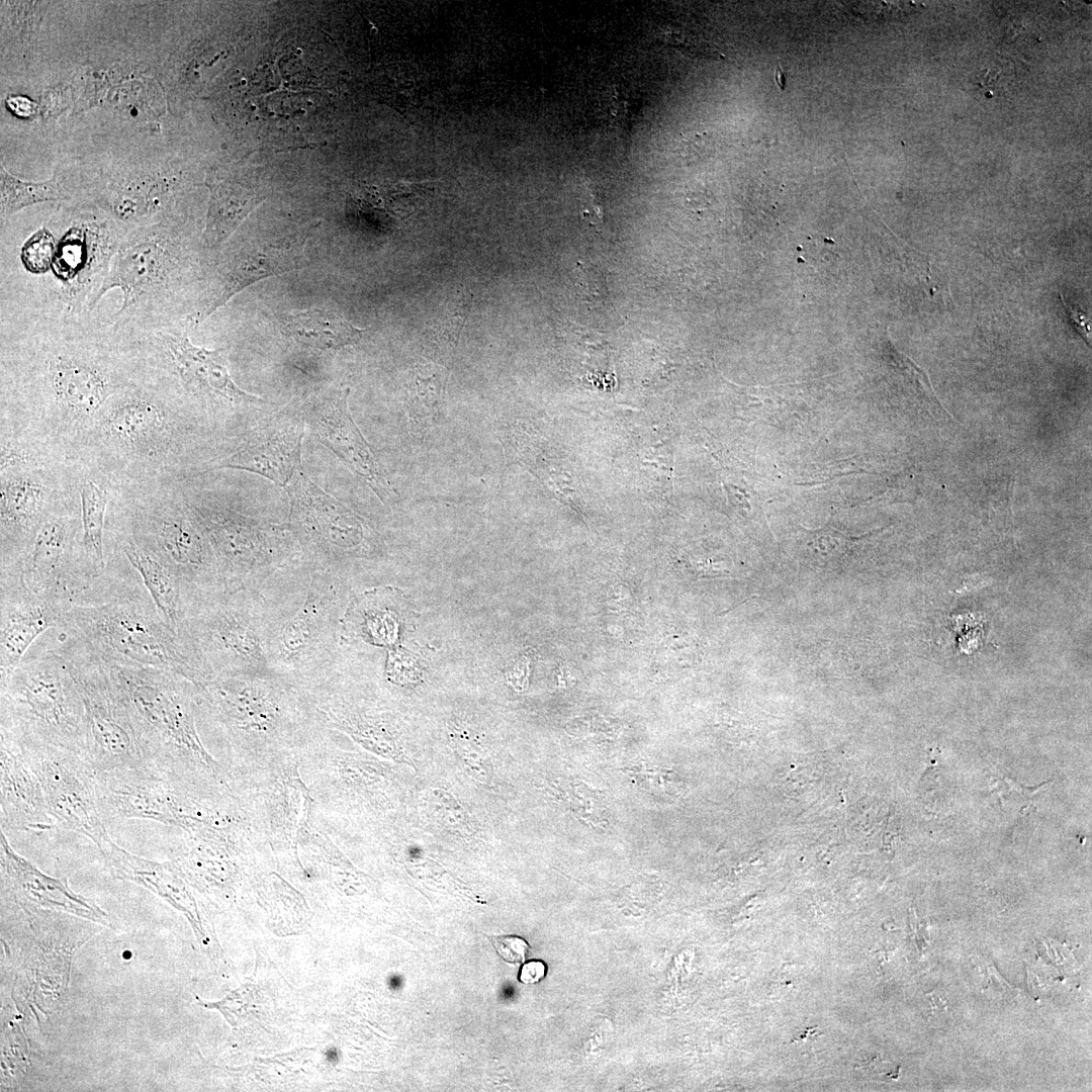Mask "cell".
<instances>
[{"instance_id":"1","label":"cell","mask_w":1092,"mask_h":1092,"mask_svg":"<svg viewBox=\"0 0 1092 1092\" xmlns=\"http://www.w3.org/2000/svg\"><path fill=\"white\" fill-rule=\"evenodd\" d=\"M1 423L72 461L94 420L138 380L121 334L92 315L1 318Z\"/></svg>"},{"instance_id":"2","label":"cell","mask_w":1092,"mask_h":1092,"mask_svg":"<svg viewBox=\"0 0 1092 1092\" xmlns=\"http://www.w3.org/2000/svg\"><path fill=\"white\" fill-rule=\"evenodd\" d=\"M125 235L85 202L63 208L18 243H1V318L92 315Z\"/></svg>"},{"instance_id":"3","label":"cell","mask_w":1092,"mask_h":1092,"mask_svg":"<svg viewBox=\"0 0 1092 1092\" xmlns=\"http://www.w3.org/2000/svg\"><path fill=\"white\" fill-rule=\"evenodd\" d=\"M257 589L270 670L301 688L335 659L352 589L303 558L274 571Z\"/></svg>"},{"instance_id":"4","label":"cell","mask_w":1092,"mask_h":1092,"mask_svg":"<svg viewBox=\"0 0 1092 1092\" xmlns=\"http://www.w3.org/2000/svg\"><path fill=\"white\" fill-rule=\"evenodd\" d=\"M207 261L201 245L192 247L173 215L127 233L116 249L99 293V301L119 289L121 302L108 320L118 331H147L187 321L186 296L195 275Z\"/></svg>"},{"instance_id":"5","label":"cell","mask_w":1092,"mask_h":1092,"mask_svg":"<svg viewBox=\"0 0 1092 1092\" xmlns=\"http://www.w3.org/2000/svg\"><path fill=\"white\" fill-rule=\"evenodd\" d=\"M183 416L162 391L139 379L106 402L76 460L114 488L169 480L182 450Z\"/></svg>"},{"instance_id":"6","label":"cell","mask_w":1092,"mask_h":1092,"mask_svg":"<svg viewBox=\"0 0 1092 1092\" xmlns=\"http://www.w3.org/2000/svg\"><path fill=\"white\" fill-rule=\"evenodd\" d=\"M168 481L115 488L105 528L128 536L173 572L187 615L226 590L205 535Z\"/></svg>"},{"instance_id":"7","label":"cell","mask_w":1092,"mask_h":1092,"mask_svg":"<svg viewBox=\"0 0 1092 1092\" xmlns=\"http://www.w3.org/2000/svg\"><path fill=\"white\" fill-rule=\"evenodd\" d=\"M189 325L182 321L147 331H119L139 378L161 390L184 416L192 412L214 426L262 403L235 383L225 349L194 345Z\"/></svg>"},{"instance_id":"8","label":"cell","mask_w":1092,"mask_h":1092,"mask_svg":"<svg viewBox=\"0 0 1092 1092\" xmlns=\"http://www.w3.org/2000/svg\"><path fill=\"white\" fill-rule=\"evenodd\" d=\"M111 666L148 763L174 786L215 774L195 728L198 686L167 669Z\"/></svg>"},{"instance_id":"9","label":"cell","mask_w":1092,"mask_h":1092,"mask_svg":"<svg viewBox=\"0 0 1092 1092\" xmlns=\"http://www.w3.org/2000/svg\"><path fill=\"white\" fill-rule=\"evenodd\" d=\"M87 721L77 680L41 635L0 685V735L83 754Z\"/></svg>"},{"instance_id":"10","label":"cell","mask_w":1092,"mask_h":1092,"mask_svg":"<svg viewBox=\"0 0 1092 1092\" xmlns=\"http://www.w3.org/2000/svg\"><path fill=\"white\" fill-rule=\"evenodd\" d=\"M59 626L110 664L167 669L197 686L203 684L149 593L98 605H72Z\"/></svg>"},{"instance_id":"11","label":"cell","mask_w":1092,"mask_h":1092,"mask_svg":"<svg viewBox=\"0 0 1092 1092\" xmlns=\"http://www.w3.org/2000/svg\"><path fill=\"white\" fill-rule=\"evenodd\" d=\"M179 643L203 684L220 676L272 673L257 588L226 590L191 610Z\"/></svg>"},{"instance_id":"12","label":"cell","mask_w":1092,"mask_h":1092,"mask_svg":"<svg viewBox=\"0 0 1092 1092\" xmlns=\"http://www.w3.org/2000/svg\"><path fill=\"white\" fill-rule=\"evenodd\" d=\"M43 637L65 659L78 682L87 721L86 747L82 756L93 771L150 765L138 741L111 664L60 626L47 631Z\"/></svg>"},{"instance_id":"13","label":"cell","mask_w":1092,"mask_h":1092,"mask_svg":"<svg viewBox=\"0 0 1092 1092\" xmlns=\"http://www.w3.org/2000/svg\"><path fill=\"white\" fill-rule=\"evenodd\" d=\"M182 497L211 547L225 590L258 588L274 571L302 558L285 523L249 516L203 496Z\"/></svg>"},{"instance_id":"14","label":"cell","mask_w":1092,"mask_h":1092,"mask_svg":"<svg viewBox=\"0 0 1092 1092\" xmlns=\"http://www.w3.org/2000/svg\"><path fill=\"white\" fill-rule=\"evenodd\" d=\"M284 488L285 524L304 560L340 578L344 561L376 554L378 538L368 522L318 487L303 468Z\"/></svg>"},{"instance_id":"15","label":"cell","mask_w":1092,"mask_h":1092,"mask_svg":"<svg viewBox=\"0 0 1092 1092\" xmlns=\"http://www.w3.org/2000/svg\"><path fill=\"white\" fill-rule=\"evenodd\" d=\"M80 465L52 461L0 471V571L20 564L43 523L79 495Z\"/></svg>"},{"instance_id":"16","label":"cell","mask_w":1092,"mask_h":1092,"mask_svg":"<svg viewBox=\"0 0 1092 1092\" xmlns=\"http://www.w3.org/2000/svg\"><path fill=\"white\" fill-rule=\"evenodd\" d=\"M304 700L302 691L274 674L220 676L198 686L197 711L236 739L282 734Z\"/></svg>"},{"instance_id":"17","label":"cell","mask_w":1092,"mask_h":1092,"mask_svg":"<svg viewBox=\"0 0 1092 1092\" xmlns=\"http://www.w3.org/2000/svg\"><path fill=\"white\" fill-rule=\"evenodd\" d=\"M20 579L33 596L70 606L99 580L85 558L79 495L43 523L20 564Z\"/></svg>"},{"instance_id":"18","label":"cell","mask_w":1092,"mask_h":1092,"mask_svg":"<svg viewBox=\"0 0 1092 1092\" xmlns=\"http://www.w3.org/2000/svg\"><path fill=\"white\" fill-rule=\"evenodd\" d=\"M14 742L39 780L55 826L81 833L104 850L113 840L98 809L94 771L83 756L53 745Z\"/></svg>"},{"instance_id":"19","label":"cell","mask_w":1092,"mask_h":1092,"mask_svg":"<svg viewBox=\"0 0 1092 1092\" xmlns=\"http://www.w3.org/2000/svg\"><path fill=\"white\" fill-rule=\"evenodd\" d=\"M348 395L349 388H339L307 403L300 411L306 429L389 505L394 491L350 414Z\"/></svg>"},{"instance_id":"20","label":"cell","mask_w":1092,"mask_h":1092,"mask_svg":"<svg viewBox=\"0 0 1092 1092\" xmlns=\"http://www.w3.org/2000/svg\"><path fill=\"white\" fill-rule=\"evenodd\" d=\"M94 781L104 823L136 818L180 825L176 790L152 766L94 772Z\"/></svg>"},{"instance_id":"21","label":"cell","mask_w":1092,"mask_h":1092,"mask_svg":"<svg viewBox=\"0 0 1092 1092\" xmlns=\"http://www.w3.org/2000/svg\"><path fill=\"white\" fill-rule=\"evenodd\" d=\"M305 430L300 412H281L254 431L233 453L211 463L210 469L245 470L285 487L302 468Z\"/></svg>"},{"instance_id":"22","label":"cell","mask_w":1092,"mask_h":1092,"mask_svg":"<svg viewBox=\"0 0 1092 1092\" xmlns=\"http://www.w3.org/2000/svg\"><path fill=\"white\" fill-rule=\"evenodd\" d=\"M303 244L269 246L229 252L217 258L207 274L205 285L190 325H198L223 306L235 294L261 279L298 269L302 266Z\"/></svg>"},{"instance_id":"23","label":"cell","mask_w":1092,"mask_h":1092,"mask_svg":"<svg viewBox=\"0 0 1092 1092\" xmlns=\"http://www.w3.org/2000/svg\"><path fill=\"white\" fill-rule=\"evenodd\" d=\"M72 606L30 594L20 574L0 575V685L12 674L33 643L58 627Z\"/></svg>"},{"instance_id":"24","label":"cell","mask_w":1092,"mask_h":1092,"mask_svg":"<svg viewBox=\"0 0 1092 1092\" xmlns=\"http://www.w3.org/2000/svg\"><path fill=\"white\" fill-rule=\"evenodd\" d=\"M3 886L24 908L67 912L94 922L108 924V915L92 901L76 894L66 878L55 879L18 854L0 831Z\"/></svg>"},{"instance_id":"25","label":"cell","mask_w":1092,"mask_h":1092,"mask_svg":"<svg viewBox=\"0 0 1092 1092\" xmlns=\"http://www.w3.org/2000/svg\"><path fill=\"white\" fill-rule=\"evenodd\" d=\"M1 829L48 831L55 827L38 778L20 747L0 735Z\"/></svg>"},{"instance_id":"26","label":"cell","mask_w":1092,"mask_h":1092,"mask_svg":"<svg viewBox=\"0 0 1092 1092\" xmlns=\"http://www.w3.org/2000/svg\"><path fill=\"white\" fill-rule=\"evenodd\" d=\"M104 546L118 550L141 576L162 617L178 636L186 617L181 585L173 572L128 536L105 529Z\"/></svg>"},{"instance_id":"27","label":"cell","mask_w":1092,"mask_h":1092,"mask_svg":"<svg viewBox=\"0 0 1092 1092\" xmlns=\"http://www.w3.org/2000/svg\"><path fill=\"white\" fill-rule=\"evenodd\" d=\"M205 185L209 189V201L200 243L206 258L216 260L224 243L264 196L226 178H213Z\"/></svg>"},{"instance_id":"28","label":"cell","mask_w":1092,"mask_h":1092,"mask_svg":"<svg viewBox=\"0 0 1092 1092\" xmlns=\"http://www.w3.org/2000/svg\"><path fill=\"white\" fill-rule=\"evenodd\" d=\"M79 465L78 491L84 553L91 573L99 579L105 571L106 511L112 498L113 486L100 472L81 463Z\"/></svg>"},{"instance_id":"29","label":"cell","mask_w":1092,"mask_h":1092,"mask_svg":"<svg viewBox=\"0 0 1092 1092\" xmlns=\"http://www.w3.org/2000/svg\"><path fill=\"white\" fill-rule=\"evenodd\" d=\"M366 331L323 309L293 311L286 316L282 327L284 335L301 344L335 350L357 343Z\"/></svg>"},{"instance_id":"30","label":"cell","mask_w":1092,"mask_h":1092,"mask_svg":"<svg viewBox=\"0 0 1092 1092\" xmlns=\"http://www.w3.org/2000/svg\"><path fill=\"white\" fill-rule=\"evenodd\" d=\"M84 187L61 173L40 181H24L0 167V214L2 224L21 209L48 201H72L80 199Z\"/></svg>"},{"instance_id":"31","label":"cell","mask_w":1092,"mask_h":1092,"mask_svg":"<svg viewBox=\"0 0 1092 1092\" xmlns=\"http://www.w3.org/2000/svg\"><path fill=\"white\" fill-rule=\"evenodd\" d=\"M447 378L446 370L437 363H420L411 370L405 387V405L417 432H425L439 417Z\"/></svg>"},{"instance_id":"32","label":"cell","mask_w":1092,"mask_h":1092,"mask_svg":"<svg viewBox=\"0 0 1092 1092\" xmlns=\"http://www.w3.org/2000/svg\"><path fill=\"white\" fill-rule=\"evenodd\" d=\"M473 294L457 288L447 296L442 311L429 330L428 343L440 354H449L457 347L472 306Z\"/></svg>"},{"instance_id":"33","label":"cell","mask_w":1092,"mask_h":1092,"mask_svg":"<svg viewBox=\"0 0 1092 1092\" xmlns=\"http://www.w3.org/2000/svg\"><path fill=\"white\" fill-rule=\"evenodd\" d=\"M497 954L509 964H522L530 953L527 940L518 935L488 936Z\"/></svg>"},{"instance_id":"34","label":"cell","mask_w":1092,"mask_h":1092,"mask_svg":"<svg viewBox=\"0 0 1092 1092\" xmlns=\"http://www.w3.org/2000/svg\"><path fill=\"white\" fill-rule=\"evenodd\" d=\"M692 645L689 642L684 641L682 638L677 640L671 639L665 643L662 651L660 652L662 661L667 663L668 666L680 667L682 662L689 661L690 649Z\"/></svg>"},{"instance_id":"35","label":"cell","mask_w":1092,"mask_h":1092,"mask_svg":"<svg viewBox=\"0 0 1092 1092\" xmlns=\"http://www.w3.org/2000/svg\"><path fill=\"white\" fill-rule=\"evenodd\" d=\"M1060 299H1061L1063 305L1065 306V308L1067 310V313L1069 314V316L1072 320L1073 324L1075 325V327L1079 331V334L1086 341V343L1089 344L1090 343L1089 339H1090V335H1091V324H1090V321H1089L1087 314L1085 313V311H1083L1081 309L1080 306L1068 303L1067 300L1065 299V297H1063L1062 294H1060Z\"/></svg>"},{"instance_id":"36","label":"cell","mask_w":1092,"mask_h":1092,"mask_svg":"<svg viewBox=\"0 0 1092 1092\" xmlns=\"http://www.w3.org/2000/svg\"><path fill=\"white\" fill-rule=\"evenodd\" d=\"M547 973V965L540 960H532L522 965L519 980L524 984H537Z\"/></svg>"},{"instance_id":"37","label":"cell","mask_w":1092,"mask_h":1092,"mask_svg":"<svg viewBox=\"0 0 1092 1092\" xmlns=\"http://www.w3.org/2000/svg\"><path fill=\"white\" fill-rule=\"evenodd\" d=\"M7 107L16 115L29 117L35 114L37 105L23 96H10L6 99Z\"/></svg>"},{"instance_id":"38","label":"cell","mask_w":1092,"mask_h":1092,"mask_svg":"<svg viewBox=\"0 0 1092 1092\" xmlns=\"http://www.w3.org/2000/svg\"><path fill=\"white\" fill-rule=\"evenodd\" d=\"M582 214L589 219L592 224H599L602 219L601 205L597 199V196L589 191V201L585 209L582 210Z\"/></svg>"},{"instance_id":"39","label":"cell","mask_w":1092,"mask_h":1092,"mask_svg":"<svg viewBox=\"0 0 1092 1092\" xmlns=\"http://www.w3.org/2000/svg\"><path fill=\"white\" fill-rule=\"evenodd\" d=\"M775 79L779 87L784 90L786 88V77L779 61L777 62Z\"/></svg>"},{"instance_id":"40","label":"cell","mask_w":1092,"mask_h":1092,"mask_svg":"<svg viewBox=\"0 0 1092 1092\" xmlns=\"http://www.w3.org/2000/svg\"><path fill=\"white\" fill-rule=\"evenodd\" d=\"M1022 28L1023 27L1020 24L1013 23L1008 28V31H1007L1008 37L1014 39V37H1016V35L1018 34V32H1020L1022 30Z\"/></svg>"}]
</instances>
